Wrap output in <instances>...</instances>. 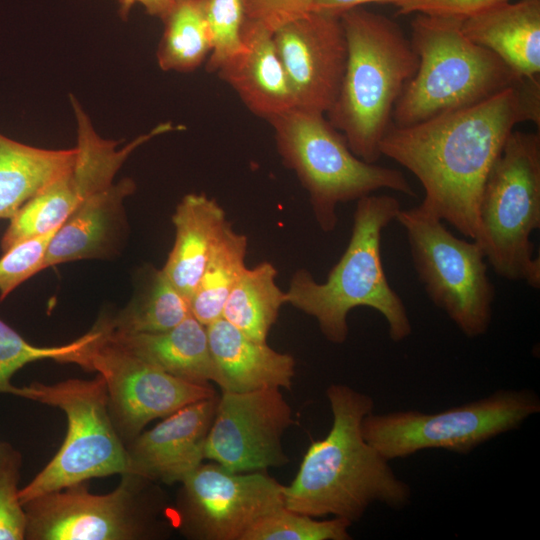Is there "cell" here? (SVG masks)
<instances>
[{"mask_svg": "<svg viewBox=\"0 0 540 540\" xmlns=\"http://www.w3.org/2000/svg\"><path fill=\"white\" fill-rule=\"evenodd\" d=\"M525 121L540 124L539 76L466 108L411 126L391 125L380 152L419 180L423 210L476 240L485 181L513 128Z\"/></svg>", "mask_w": 540, "mask_h": 540, "instance_id": "1", "label": "cell"}, {"mask_svg": "<svg viewBox=\"0 0 540 540\" xmlns=\"http://www.w3.org/2000/svg\"><path fill=\"white\" fill-rule=\"evenodd\" d=\"M332 426L325 438L312 441L293 481L283 485L284 507L311 517L333 515L359 521L379 502L394 509L410 503L411 488L397 477L362 433L373 399L354 388L333 383L326 390Z\"/></svg>", "mask_w": 540, "mask_h": 540, "instance_id": "2", "label": "cell"}, {"mask_svg": "<svg viewBox=\"0 0 540 540\" xmlns=\"http://www.w3.org/2000/svg\"><path fill=\"white\" fill-rule=\"evenodd\" d=\"M400 210L399 201L390 195L360 198L349 243L327 280L319 283L305 269L294 273L285 292L286 303L314 317L328 341H346L348 314L361 306L385 318L392 341L400 342L411 335L406 307L390 286L381 258L382 233Z\"/></svg>", "mask_w": 540, "mask_h": 540, "instance_id": "3", "label": "cell"}, {"mask_svg": "<svg viewBox=\"0 0 540 540\" xmlns=\"http://www.w3.org/2000/svg\"><path fill=\"white\" fill-rule=\"evenodd\" d=\"M340 21L347 58L327 119L357 157L376 163L395 104L416 73L418 57L400 27L384 15L356 7L342 13Z\"/></svg>", "mask_w": 540, "mask_h": 540, "instance_id": "4", "label": "cell"}, {"mask_svg": "<svg viewBox=\"0 0 540 540\" xmlns=\"http://www.w3.org/2000/svg\"><path fill=\"white\" fill-rule=\"evenodd\" d=\"M463 18L417 13L411 44L418 57L414 76L397 100L395 126H411L477 104L523 78L462 29Z\"/></svg>", "mask_w": 540, "mask_h": 540, "instance_id": "5", "label": "cell"}, {"mask_svg": "<svg viewBox=\"0 0 540 540\" xmlns=\"http://www.w3.org/2000/svg\"><path fill=\"white\" fill-rule=\"evenodd\" d=\"M268 122L284 165L296 173L308 192L324 232L335 229L339 203L359 200L382 188L415 195L399 170L357 157L325 114L295 107Z\"/></svg>", "mask_w": 540, "mask_h": 540, "instance_id": "6", "label": "cell"}, {"mask_svg": "<svg viewBox=\"0 0 540 540\" xmlns=\"http://www.w3.org/2000/svg\"><path fill=\"white\" fill-rule=\"evenodd\" d=\"M476 242L500 277L540 287V134L512 131L485 181Z\"/></svg>", "mask_w": 540, "mask_h": 540, "instance_id": "7", "label": "cell"}, {"mask_svg": "<svg viewBox=\"0 0 540 540\" xmlns=\"http://www.w3.org/2000/svg\"><path fill=\"white\" fill-rule=\"evenodd\" d=\"M17 396L61 409L67 432L58 452L23 488L19 500L128 471L127 451L108 411L107 391L100 374L90 380L67 379L54 384L33 382Z\"/></svg>", "mask_w": 540, "mask_h": 540, "instance_id": "8", "label": "cell"}, {"mask_svg": "<svg viewBox=\"0 0 540 540\" xmlns=\"http://www.w3.org/2000/svg\"><path fill=\"white\" fill-rule=\"evenodd\" d=\"M539 412L540 398L536 392L500 390L437 413L372 411L362 421V433L388 461L426 449L468 454L490 439L519 428Z\"/></svg>", "mask_w": 540, "mask_h": 540, "instance_id": "9", "label": "cell"}, {"mask_svg": "<svg viewBox=\"0 0 540 540\" xmlns=\"http://www.w3.org/2000/svg\"><path fill=\"white\" fill-rule=\"evenodd\" d=\"M110 493L97 495L87 481L34 497L23 504L28 540H142L160 534L161 496L155 482L121 474Z\"/></svg>", "mask_w": 540, "mask_h": 540, "instance_id": "10", "label": "cell"}, {"mask_svg": "<svg viewBox=\"0 0 540 540\" xmlns=\"http://www.w3.org/2000/svg\"><path fill=\"white\" fill-rule=\"evenodd\" d=\"M415 271L433 304L468 338L484 335L492 319L495 288L487 260L475 241L457 238L420 206L401 209Z\"/></svg>", "mask_w": 540, "mask_h": 540, "instance_id": "11", "label": "cell"}, {"mask_svg": "<svg viewBox=\"0 0 540 540\" xmlns=\"http://www.w3.org/2000/svg\"><path fill=\"white\" fill-rule=\"evenodd\" d=\"M180 483L172 520L189 539L243 540L284 506L283 485L265 471L232 472L212 461Z\"/></svg>", "mask_w": 540, "mask_h": 540, "instance_id": "12", "label": "cell"}, {"mask_svg": "<svg viewBox=\"0 0 540 540\" xmlns=\"http://www.w3.org/2000/svg\"><path fill=\"white\" fill-rule=\"evenodd\" d=\"M101 333L87 354V370L105 382L108 411L125 446L154 419L215 394L210 385L175 377L126 351Z\"/></svg>", "mask_w": 540, "mask_h": 540, "instance_id": "13", "label": "cell"}, {"mask_svg": "<svg viewBox=\"0 0 540 540\" xmlns=\"http://www.w3.org/2000/svg\"><path fill=\"white\" fill-rule=\"evenodd\" d=\"M279 388L222 391L208 432L205 459L232 472L266 471L288 463L282 436L293 424Z\"/></svg>", "mask_w": 540, "mask_h": 540, "instance_id": "14", "label": "cell"}, {"mask_svg": "<svg viewBox=\"0 0 540 540\" xmlns=\"http://www.w3.org/2000/svg\"><path fill=\"white\" fill-rule=\"evenodd\" d=\"M100 137L88 120L77 124L76 158L72 167L28 200L10 219L1 239L2 252L24 239L59 227L89 195L113 183L132 153L128 145Z\"/></svg>", "mask_w": 540, "mask_h": 540, "instance_id": "15", "label": "cell"}, {"mask_svg": "<svg viewBox=\"0 0 540 540\" xmlns=\"http://www.w3.org/2000/svg\"><path fill=\"white\" fill-rule=\"evenodd\" d=\"M296 107L325 114L344 74L347 43L340 17L311 11L273 33Z\"/></svg>", "mask_w": 540, "mask_h": 540, "instance_id": "16", "label": "cell"}, {"mask_svg": "<svg viewBox=\"0 0 540 540\" xmlns=\"http://www.w3.org/2000/svg\"><path fill=\"white\" fill-rule=\"evenodd\" d=\"M218 396L195 401L164 417L126 445L128 471L155 483L182 482L203 463Z\"/></svg>", "mask_w": 540, "mask_h": 540, "instance_id": "17", "label": "cell"}, {"mask_svg": "<svg viewBox=\"0 0 540 540\" xmlns=\"http://www.w3.org/2000/svg\"><path fill=\"white\" fill-rule=\"evenodd\" d=\"M242 41V49L220 66L218 76L253 114L266 121L295 108L273 33L245 19Z\"/></svg>", "mask_w": 540, "mask_h": 540, "instance_id": "18", "label": "cell"}, {"mask_svg": "<svg viewBox=\"0 0 540 540\" xmlns=\"http://www.w3.org/2000/svg\"><path fill=\"white\" fill-rule=\"evenodd\" d=\"M213 381L221 391L248 392L265 388H290L295 359L266 342L251 339L220 318L207 325Z\"/></svg>", "mask_w": 540, "mask_h": 540, "instance_id": "19", "label": "cell"}, {"mask_svg": "<svg viewBox=\"0 0 540 540\" xmlns=\"http://www.w3.org/2000/svg\"><path fill=\"white\" fill-rule=\"evenodd\" d=\"M134 190V181L125 178L86 197L53 235L44 270L111 254L124 229L123 202Z\"/></svg>", "mask_w": 540, "mask_h": 540, "instance_id": "20", "label": "cell"}, {"mask_svg": "<svg viewBox=\"0 0 540 540\" xmlns=\"http://www.w3.org/2000/svg\"><path fill=\"white\" fill-rule=\"evenodd\" d=\"M473 42L500 57L519 76L540 72V0L505 1L462 20Z\"/></svg>", "mask_w": 540, "mask_h": 540, "instance_id": "21", "label": "cell"}, {"mask_svg": "<svg viewBox=\"0 0 540 540\" xmlns=\"http://www.w3.org/2000/svg\"><path fill=\"white\" fill-rule=\"evenodd\" d=\"M172 222L175 241L162 271L190 301L210 251L228 221L215 199L190 193L177 205Z\"/></svg>", "mask_w": 540, "mask_h": 540, "instance_id": "22", "label": "cell"}, {"mask_svg": "<svg viewBox=\"0 0 540 540\" xmlns=\"http://www.w3.org/2000/svg\"><path fill=\"white\" fill-rule=\"evenodd\" d=\"M99 320L107 339L155 367L193 383L209 385L213 381L207 327L192 315L155 333H111Z\"/></svg>", "mask_w": 540, "mask_h": 540, "instance_id": "23", "label": "cell"}, {"mask_svg": "<svg viewBox=\"0 0 540 540\" xmlns=\"http://www.w3.org/2000/svg\"><path fill=\"white\" fill-rule=\"evenodd\" d=\"M76 148H37L0 134V219H11L46 186L67 172Z\"/></svg>", "mask_w": 540, "mask_h": 540, "instance_id": "24", "label": "cell"}, {"mask_svg": "<svg viewBox=\"0 0 540 540\" xmlns=\"http://www.w3.org/2000/svg\"><path fill=\"white\" fill-rule=\"evenodd\" d=\"M191 315L189 301L162 269L142 271L129 303L112 318H101L116 334L155 333L171 329Z\"/></svg>", "mask_w": 540, "mask_h": 540, "instance_id": "25", "label": "cell"}, {"mask_svg": "<svg viewBox=\"0 0 540 540\" xmlns=\"http://www.w3.org/2000/svg\"><path fill=\"white\" fill-rule=\"evenodd\" d=\"M277 271L270 262L246 268L225 302L222 318L242 333L259 342H266L286 293L276 284Z\"/></svg>", "mask_w": 540, "mask_h": 540, "instance_id": "26", "label": "cell"}, {"mask_svg": "<svg viewBox=\"0 0 540 540\" xmlns=\"http://www.w3.org/2000/svg\"><path fill=\"white\" fill-rule=\"evenodd\" d=\"M247 237L228 221L213 245L189 301L191 315L207 326L222 317L227 297L245 269Z\"/></svg>", "mask_w": 540, "mask_h": 540, "instance_id": "27", "label": "cell"}, {"mask_svg": "<svg viewBox=\"0 0 540 540\" xmlns=\"http://www.w3.org/2000/svg\"><path fill=\"white\" fill-rule=\"evenodd\" d=\"M162 21L164 31L156 53L159 67L177 72L197 69L212 49L203 0H175Z\"/></svg>", "mask_w": 540, "mask_h": 540, "instance_id": "28", "label": "cell"}, {"mask_svg": "<svg viewBox=\"0 0 540 540\" xmlns=\"http://www.w3.org/2000/svg\"><path fill=\"white\" fill-rule=\"evenodd\" d=\"M100 333L96 322L89 332L68 344L40 347L27 342L0 319V393L17 396L19 387L12 385L11 378L16 371L34 361L52 359L74 363L87 370L88 351Z\"/></svg>", "mask_w": 540, "mask_h": 540, "instance_id": "29", "label": "cell"}, {"mask_svg": "<svg viewBox=\"0 0 540 540\" xmlns=\"http://www.w3.org/2000/svg\"><path fill=\"white\" fill-rule=\"evenodd\" d=\"M351 525L345 518L316 520L283 506L261 519L243 540H349Z\"/></svg>", "mask_w": 540, "mask_h": 540, "instance_id": "30", "label": "cell"}, {"mask_svg": "<svg viewBox=\"0 0 540 540\" xmlns=\"http://www.w3.org/2000/svg\"><path fill=\"white\" fill-rule=\"evenodd\" d=\"M203 8L212 42L206 70L217 72L243 47L244 0H203Z\"/></svg>", "mask_w": 540, "mask_h": 540, "instance_id": "31", "label": "cell"}, {"mask_svg": "<svg viewBox=\"0 0 540 540\" xmlns=\"http://www.w3.org/2000/svg\"><path fill=\"white\" fill-rule=\"evenodd\" d=\"M21 453L0 442V540L25 539L26 516L19 500Z\"/></svg>", "mask_w": 540, "mask_h": 540, "instance_id": "32", "label": "cell"}, {"mask_svg": "<svg viewBox=\"0 0 540 540\" xmlns=\"http://www.w3.org/2000/svg\"><path fill=\"white\" fill-rule=\"evenodd\" d=\"M59 227L11 246L0 258V301L23 282L44 270L49 243Z\"/></svg>", "mask_w": 540, "mask_h": 540, "instance_id": "33", "label": "cell"}, {"mask_svg": "<svg viewBox=\"0 0 540 540\" xmlns=\"http://www.w3.org/2000/svg\"><path fill=\"white\" fill-rule=\"evenodd\" d=\"M314 0H244L245 19L274 33L312 11Z\"/></svg>", "mask_w": 540, "mask_h": 540, "instance_id": "34", "label": "cell"}, {"mask_svg": "<svg viewBox=\"0 0 540 540\" xmlns=\"http://www.w3.org/2000/svg\"><path fill=\"white\" fill-rule=\"evenodd\" d=\"M509 0H403L396 3L398 15L427 14L465 18Z\"/></svg>", "mask_w": 540, "mask_h": 540, "instance_id": "35", "label": "cell"}, {"mask_svg": "<svg viewBox=\"0 0 540 540\" xmlns=\"http://www.w3.org/2000/svg\"><path fill=\"white\" fill-rule=\"evenodd\" d=\"M403 0H314L312 11L338 16L368 3H398Z\"/></svg>", "mask_w": 540, "mask_h": 540, "instance_id": "36", "label": "cell"}, {"mask_svg": "<svg viewBox=\"0 0 540 540\" xmlns=\"http://www.w3.org/2000/svg\"><path fill=\"white\" fill-rule=\"evenodd\" d=\"M118 2L119 14L123 20L127 19L131 8L137 3L144 7L146 13L162 20L175 0H118Z\"/></svg>", "mask_w": 540, "mask_h": 540, "instance_id": "37", "label": "cell"}]
</instances>
